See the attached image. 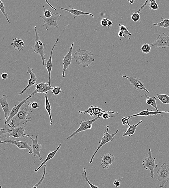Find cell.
<instances>
[{"instance_id":"11","label":"cell","mask_w":169,"mask_h":188,"mask_svg":"<svg viewBox=\"0 0 169 188\" xmlns=\"http://www.w3.org/2000/svg\"><path fill=\"white\" fill-rule=\"evenodd\" d=\"M151 45L154 48H162L166 49L169 47V36L165 34L159 35Z\"/></svg>"},{"instance_id":"24","label":"cell","mask_w":169,"mask_h":188,"mask_svg":"<svg viewBox=\"0 0 169 188\" xmlns=\"http://www.w3.org/2000/svg\"><path fill=\"white\" fill-rule=\"evenodd\" d=\"M61 144H60L59 145V146L55 150L53 151V152H49V153L48 154L47 157L46 158V159L44 160L43 162L40 165V166L37 169H36L35 170V172H37L38 171L40 170V169L41 168V167L43 166V165H45V164L49 160L53 159V158L54 157L56 154L57 153V152L58 151V150L61 148Z\"/></svg>"},{"instance_id":"13","label":"cell","mask_w":169,"mask_h":188,"mask_svg":"<svg viewBox=\"0 0 169 188\" xmlns=\"http://www.w3.org/2000/svg\"><path fill=\"white\" fill-rule=\"evenodd\" d=\"M31 135L29 137L32 140L33 144L30 145V147L32 149V151L29 152L30 154H32L33 156L34 157H36L37 156H38L40 159V160L41 161L42 158L40 155L41 149L42 148V145L38 144V136L37 135L36 138L33 139Z\"/></svg>"},{"instance_id":"42","label":"cell","mask_w":169,"mask_h":188,"mask_svg":"<svg viewBox=\"0 0 169 188\" xmlns=\"http://www.w3.org/2000/svg\"><path fill=\"white\" fill-rule=\"evenodd\" d=\"M8 74L6 73V72H4V73H2L1 75L2 79L3 80L8 79Z\"/></svg>"},{"instance_id":"45","label":"cell","mask_w":169,"mask_h":188,"mask_svg":"<svg viewBox=\"0 0 169 188\" xmlns=\"http://www.w3.org/2000/svg\"><path fill=\"white\" fill-rule=\"evenodd\" d=\"M118 36L120 37V38H122V37H124V38H125V36L123 35V33L121 31H120L118 33Z\"/></svg>"},{"instance_id":"1","label":"cell","mask_w":169,"mask_h":188,"mask_svg":"<svg viewBox=\"0 0 169 188\" xmlns=\"http://www.w3.org/2000/svg\"><path fill=\"white\" fill-rule=\"evenodd\" d=\"M30 101H27L22 106L19 112L11 120L16 127L27 128V122L31 121V114L32 112Z\"/></svg>"},{"instance_id":"26","label":"cell","mask_w":169,"mask_h":188,"mask_svg":"<svg viewBox=\"0 0 169 188\" xmlns=\"http://www.w3.org/2000/svg\"><path fill=\"white\" fill-rule=\"evenodd\" d=\"M44 97H45V107L46 111H47L48 112V115H49L50 121V125L52 126L53 125V119H52V109L51 105H50V102L48 99L47 92L45 93V94H44Z\"/></svg>"},{"instance_id":"18","label":"cell","mask_w":169,"mask_h":188,"mask_svg":"<svg viewBox=\"0 0 169 188\" xmlns=\"http://www.w3.org/2000/svg\"><path fill=\"white\" fill-rule=\"evenodd\" d=\"M53 87H52L51 85H50L47 83L42 82L36 85V89L34 92L32 93L29 96H32L35 94H44L47 92L48 91L53 90Z\"/></svg>"},{"instance_id":"43","label":"cell","mask_w":169,"mask_h":188,"mask_svg":"<svg viewBox=\"0 0 169 188\" xmlns=\"http://www.w3.org/2000/svg\"><path fill=\"white\" fill-rule=\"evenodd\" d=\"M113 184H114L115 187H119L121 185L120 182L117 180H114V181L113 182Z\"/></svg>"},{"instance_id":"37","label":"cell","mask_w":169,"mask_h":188,"mask_svg":"<svg viewBox=\"0 0 169 188\" xmlns=\"http://www.w3.org/2000/svg\"><path fill=\"white\" fill-rule=\"evenodd\" d=\"M61 92H62V89L59 87H53V90H52V93L55 96L58 95Z\"/></svg>"},{"instance_id":"5","label":"cell","mask_w":169,"mask_h":188,"mask_svg":"<svg viewBox=\"0 0 169 188\" xmlns=\"http://www.w3.org/2000/svg\"><path fill=\"white\" fill-rule=\"evenodd\" d=\"M156 158H154L152 156V151L151 149H148V157L145 159L142 162V165L144 168L146 170L148 169L150 171V176L151 178H153L155 176L154 173V170L158 167V163H155Z\"/></svg>"},{"instance_id":"6","label":"cell","mask_w":169,"mask_h":188,"mask_svg":"<svg viewBox=\"0 0 169 188\" xmlns=\"http://www.w3.org/2000/svg\"><path fill=\"white\" fill-rule=\"evenodd\" d=\"M157 173V180L161 182L159 186L162 188L169 180V164L165 163H163L158 169Z\"/></svg>"},{"instance_id":"15","label":"cell","mask_w":169,"mask_h":188,"mask_svg":"<svg viewBox=\"0 0 169 188\" xmlns=\"http://www.w3.org/2000/svg\"><path fill=\"white\" fill-rule=\"evenodd\" d=\"M109 113L114 114H118V113L113 112V111H104L101 108L96 106L94 107L93 106H91L89 108L88 110L84 111L80 110L79 111V114H88L90 116L94 117L95 115H97L98 116L100 113Z\"/></svg>"},{"instance_id":"33","label":"cell","mask_w":169,"mask_h":188,"mask_svg":"<svg viewBox=\"0 0 169 188\" xmlns=\"http://www.w3.org/2000/svg\"><path fill=\"white\" fill-rule=\"evenodd\" d=\"M119 26L120 27V31H121L124 36H125V35H128L129 36H131V33L129 32V30L126 26L121 25L120 24H119Z\"/></svg>"},{"instance_id":"20","label":"cell","mask_w":169,"mask_h":188,"mask_svg":"<svg viewBox=\"0 0 169 188\" xmlns=\"http://www.w3.org/2000/svg\"><path fill=\"white\" fill-rule=\"evenodd\" d=\"M31 97L32 96H29L28 97H27L25 99L22 101L20 102V103L19 104H18V105L15 106L13 108L11 111V114L10 116H9L8 120H7V124H9V122H10L11 120H12V119L17 114L18 112H19L22 106L23 105L25 102L27 101L28 100L30 99Z\"/></svg>"},{"instance_id":"32","label":"cell","mask_w":169,"mask_h":188,"mask_svg":"<svg viewBox=\"0 0 169 188\" xmlns=\"http://www.w3.org/2000/svg\"><path fill=\"white\" fill-rule=\"evenodd\" d=\"M148 7L150 10H159L158 5L155 0H150Z\"/></svg>"},{"instance_id":"2","label":"cell","mask_w":169,"mask_h":188,"mask_svg":"<svg viewBox=\"0 0 169 188\" xmlns=\"http://www.w3.org/2000/svg\"><path fill=\"white\" fill-rule=\"evenodd\" d=\"M6 126H8L10 128L7 129L1 128L0 135H2L10 138H23L25 136L29 137L31 136L26 134L24 133V131L27 130L25 128L17 127L12 123L10 124L7 123Z\"/></svg>"},{"instance_id":"40","label":"cell","mask_w":169,"mask_h":188,"mask_svg":"<svg viewBox=\"0 0 169 188\" xmlns=\"http://www.w3.org/2000/svg\"><path fill=\"white\" fill-rule=\"evenodd\" d=\"M31 106L32 109H36L40 107L39 104L36 102H31Z\"/></svg>"},{"instance_id":"9","label":"cell","mask_w":169,"mask_h":188,"mask_svg":"<svg viewBox=\"0 0 169 188\" xmlns=\"http://www.w3.org/2000/svg\"><path fill=\"white\" fill-rule=\"evenodd\" d=\"M100 118L99 117L97 116L96 118L93 120H86L81 121L80 125L78 129L76 131H74L71 135L69 136L67 139H70L77 134L81 132L86 131V130H90L92 128V124L94 122L96 121Z\"/></svg>"},{"instance_id":"46","label":"cell","mask_w":169,"mask_h":188,"mask_svg":"<svg viewBox=\"0 0 169 188\" xmlns=\"http://www.w3.org/2000/svg\"><path fill=\"white\" fill-rule=\"evenodd\" d=\"M46 2L49 5H50V6L51 7V8H53V9H54V10H56V9L55 8H54V7H53V6H52V5H51V4H50L48 2V1H46Z\"/></svg>"},{"instance_id":"31","label":"cell","mask_w":169,"mask_h":188,"mask_svg":"<svg viewBox=\"0 0 169 188\" xmlns=\"http://www.w3.org/2000/svg\"><path fill=\"white\" fill-rule=\"evenodd\" d=\"M83 172H84L82 173V174H81V176H82V177L84 178V179L86 180V181L87 182V183H88L91 188H99L97 186L93 185V184H92L90 181H89V180L87 176L86 169H85V167L83 168Z\"/></svg>"},{"instance_id":"48","label":"cell","mask_w":169,"mask_h":188,"mask_svg":"<svg viewBox=\"0 0 169 188\" xmlns=\"http://www.w3.org/2000/svg\"><path fill=\"white\" fill-rule=\"evenodd\" d=\"M32 188H38V187L35 185Z\"/></svg>"},{"instance_id":"39","label":"cell","mask_w":169,"mask_h":188,"mask_svg":"<svg viewBox=\"0 0 169 188\" xmlns=\"http://www.w3.org/2000/svg\"><path fill=\"white\" fill-rule=\"evenodd\" d=\"M108 19L107 18H103L100 21V26L107 27L108 25Z\"/></svg>"},{"instance_id":"30","label":"cell","mask_w":169,"mask_h":188,"mask_svg":"<svg viewBox=\"0 0 169 188\" xmlns=\"http://www.w3.org/2000/svg\"><path fill=\"white\" fill-rule=\"evenodd\" d=\"M151 50V46H150V45L147 43H145L143 45L140 49L142 53L145 54H148L150 53Z\"/></svg>"},{"instance_id":"14","label":"cell","mask_w":169,"mask_h":188,"mask_svg":"<svg viewBox=\"0 0 169 188\" xmlns=\"http://www.w3.org/2000/svg\"><path fill=\"white\" fill-rule=\"evenodd\" d=\"M69 25V24H68V25L66 26V27H65V28L63 31L61 32V34L59 36L58 38L57 39V40L56 42L54 44V45H53V48L51 50V53H50V55L49 58L48 59V60L47 61V63H46V68L47 69V70L48 73V76H49V78H48V84H49L50 85H51V71L52 70V69H53V61H52V57H53V51L54 49L56 46L57 45V44H58V42L59 41V39H60V37L61 36V35H62V33L64 32V31L65 30V29H66V28H67L68 26Z\"/></svg>"},{"instance_id":"28","label":"cell","mask_w":169,"mask_h":188,"mask_svg":"<svg viewBox=\"0 0 169 188\" xmlns=\"http://www.w3.org/2000/svg\"><path fill=\"white\" fill-rule=\"evenodd\" d=\"M156 95L161 103L163 104H169V96L167 95L157 94Z\"/></svg>"},{"instance_id":"41","label":"cell","mask_w":169,"mask_h":188,"mask_svg":"<svg viewBox=\"0 0 169 188\" xmlns=\"http://www.w3.org/2000/svg\"><path fill=\"white\" fill-rule=\"evenodd\" d=\"M109 114L107 113H104L103 116L102 117V118L104 119V120H107V119L110 118L111 117H114L110 116Z\"/></svg>"},{"instance_id":"3","label":"cell","mask_w":169,"mask_h":188,"mask_svg":"<svg viewBox=\"0 0 169 188\" xmlns=\"http://www.w3.org/2000/svg\"><path fill=\"white\" fill-rule=\"evenodd\" d=\"M74 58L78 64L84 68L89 67L94 61L92 52L86 50H78Z\"/></svg>"},{"instance_id":"22","label":"cell","mask_w":169,"mask_h":188,"mask_svg":"<svg viewBox=\"0 0 169 188\" xmlns=\"http://www.w3.org/2000/svg\"><path fill=\"white\" fill-rule=\"evenodd\" d=\"M143 122V120H141L138 123L134 125H130L129 126L125 132H124L123 134V137H132L134 134L137 130V128L140 124Z\"/></svg>"},{"instance_id":"21","label":"cell","mask_w":169,"mask_h":188,"mask_svg":"<svg viewBox=\"0 0 169 188\" xmlns=\"http://www.w3.org/2000/svg\"><path fill=\"white\" fill-rule=\"evenodd\" d=\"M69 9H66L62 8V7H60V8L61 9V10L67 11V12L71 13L72 16H73L74 18H77V17L81 15H89L92 17V18H94V15L91 14V13L85 12H81L80 10H75V9H74L73 8H72L70 6L69 7Z\"/></svg>"},{"instance_id":"16","label":"cell","mask_w":169,"mask_h":188,"mask_svg":"<svg viewBox=\"0 0 169 188\" xmlns=\"http://www.w3.org/2000/svg\"><path fill=\"white\" fill-rule=\"evenodd\" d=\"M7 96L5 94L3 95L0 98V104L5 113V125H6L7 120L11 113L10 110V106L7 101Z\"/></svg>"},{"instance_id":"27","label":"cell","mask_w":169,"mask_h":188,"mask_svg":"<svg viewBox=\"0 0 169 188\" xmlns=\"http://www.w3.org/2000/svg\"><path fill=\"white\" fill-rule=\"evenodd\" d=\"M145 96L146 98V103L148 105H151L154 108L156 109L157 112H159L158 110L157 104V99L155 96H153V97H150L148 96L146 94H145Z\"/></svg>"},{"instance_id":"10","label":"cell","mask_w":169,"mask_h":188,"mask_svg":"<svg viewBox=\"0 0 169 188\" xmlns=\"http://www.w3.org/2000/svg\"><path fill=\"white\" fill-rule=\"evenodd\" d=\"M61 15L59 13H53L51 17L46 18L44 16H40V17L44 20L43 27L46 28V29L48 30L51 27H54L59 28L57 23L58 20L61 18Z\"/></svg>"},{"instance_id":"38","label":"cell","mask_w":169,"mask_h":188,"mask_svg":"<svg viewBox=\"0 0 169 188\" xmlns=\"http://www.w3.org/2000/svg\"><path fill=\"white\" fill-rule=\"evenodd\" d=\"M129 117H123L122 119V124L123 125L130 126L129 122Z\"/></svg>"},{"instance_id":"17","label":"cell","mask_w":169,"mask_h":188,"mask_svg":"<svg viewBox=\"0 0 169 188\" xmlns=\"http://www.w3.org/2000/svg\"><path fill=\"white\" fill-rule=\"evenodd\" d=\"M115 157L111 154L105 153L101 157V165L103 169H107L114 162Z\"/></svg>"},{"instance_id":"7","label":"cell","mask_w":169,"mask_h":188,"mask_svg":"<svg viewBox=\"0 0 169 188\" xmlns=\"http://www.w3.org/2000/svg\"><path fill=\"white\" fill-rule=\"evenodd\" d=\"M109 127V126L107 125V130H106L104 132L103 137L99 141V143L100 144L99 145V146H98L97 149L95 152H94L91 158L90 161H89L90 163H92L94 157H95L96 153H97L98 151L100 149V148H101L102 147L104 146V145L107 144V143L112 141L113 139H114V137L118 134L119 131V130L118 129L116 130V132H115L114 133L110 134L108 133Z\"/></svg>"},{"instance_id":"44","label":"cell","mask_w":169,"mask_h":188,"mask_svg":"<svg viewBox=\"0 0 169 188\" xmlns=\"http://www.w3.org/2000/svg\"><path fill=\"white\" fill-rule=\"evenodd\" d=\"M113 25V22L111 20H108V25H107V27L108 28H110L111 26H112Z\"/></svg>"},{"instance_id":"36","label":"cell","mask_w":169,"mask_h":188,"mask_svg":"<svg viewBox=\"0 0 169 188\" xmlns=\"http://www.w3.org/2000/svg\"><path fill=\"white\" fill-rule=\"evenodd\" d=\"M131 19L134 22H137L140 19V14L136 12H133L131 15Z\"/></svg>"},{"instance_id":"35","label":"cell","mask_w":169,"mask_h":188,"mask_svg":"<svg viewBox=\"0 0 169 188\" xmlns=\"http://www.w3.org/2000/svg\"><path fill=\"white\" fill-rule=\"evenodd\" d=\"M43 7L44 9L43 14L44 15L43 16L44 17L46 18H49L51 17V16L53 15V13L52 12L51 9L49 8L47 9V10H46L44 5H43Z\"/></svg>"},{"instance_id":"25","label":"cell","mask_w":169,"mask_h":188,"mask_svg":"<svg viewBox=\"0 0 169 188\" xmlns=\"http://www.w3.org/2000/svg\"><path fill=\"white\" fill-rule=\"evenodd\" d=\"M122 77L126 78L128 80L134 89L138 85L144 84L142 80L136 77H130L126 75H123Z\"/></svg>"},{"instance_id":"4","label":"cell","mask_w":169,"mask_h":188,"mask_svg":"<svg viewBox=\"0 0 169 188\" xmlns=\"http://www.w3.org/2000/svg\"><path fill=\"white\" fill-rule=\"evenodd\" d=\"M34 31L36 34V39L34 45L33 46V49L35 53L39 54L43 62V65L45 66L46 61L44 54L45 45L40 40V35L38 32L36 26H34Z\"/></svg>"},{"instance_id":"12","label":"cell","mask_w":169,"mask_h":188,"mask_svg":"<svg viewBox=\"0 0 169 188\" xmlns=\"http://www.w3.org/2000/svg\"><path fill=\"white\" fill-rule=\"evenodd\" d=\"M74 45V43L72 42L68 53L63 58V68L62 72V77L63 78L65 77V73L67 69L69 67L70 64H71L72 59H73L74 58L72 55Z\"/></svg>"},{"instance_id":"34","label":"cell","mask_w":169,"mask_h":188,"mask_svg":"<svg viewBox=\"0 0 169 188\" xmlns=\"http://www.w3.org/2000/svg\"><path fill=\"white\" fill-rule=\"evenodd\" d=\"M0 10H1L4 15L5 17V18H6L8 23L11 24L10 20H9L8 18V14L5 12L4 3L1 0H0Z\"/></svg>"},{"instance_id":"8","label":"cell","mask_w":169,"mask_h":188,"mask_svg":"<svg viewBox=\"0 0 169 188\" xmlns=\"http://www.w3.org/2000/svg\"><path fill=\"white\" fill-rule=\"evenodd\" d=\"M1 138V144H11L15 145L20 149L28 150L29 151H32V149L30 146H29L28 143L25 141H21L19 140H17L14 138H8L2 135H0Z\"/></svg>"},{"instance_id":"47","label":"cell","mask_w":169,"mask_h":188,"mask_svg":"<svg viewBox=\"0 0 169 188\" xmlns=\"http://www.w3.org/2000/svg\"><path fill=\"white\" fill-rule=\"evenodd\" d=\"M135 1L134 0H129V1H128L130 4H132Z\"/></svg>"},{"instance_id":"23","label":"cell","mask_w":169,"mask_h":188,"mask_svg":"<svg viewBox=\"0 0 169 188\" xmlns=\"http://www.w3.org/2000/svg\"><path fill=\"white\" fill-rule=\"evenodd\" d=\"M11 45L14 47L15 50L18 51L23 50L25 45L23 41L20 38H15L13 39V42L11 43Z\"/></svg>"},{"instance_id":"29","label":"cell","mask_w":169,"mask_h":188,"mask_svg":"<svg viewBox=\"0 0 169 188\" xmlns=\"http://www.w3.org/2000/svg\"><path fill=\"white\" fill-rule=\"evenodd\" d=\"M161 21L159 23H155L153 24V25L159 26L165 28L169 27V19H163V18H161Z\"/></svg>"},{"instance_id":"19","label":"cell","mask_w":169,"mask_h":188,"mask_svg":"<svg viewBox=\"0 0 169 188\" xmlns=\"http://www.w3.org/2000/svg\"><path fill=\"white\" fill-rule=\"evenodd\" d=\"M33 70L32 68H31L29 67L27 68V73H29L30 75V78L28 81V84L27 87H26L24 89L23 91H21V92L19 93L18 94L20 95H21L22 94H23V93L25 92V91L27 90V89H28L30 87L33 86V85H37V82L38 79L36 77V75L34 72H32Z\"/></svg>"},{"instance_id":"49","label":"cell","mask_w":169,"mask_h":188,"mask_svg":"<svg viewBox=\"0 0 169 188\" xmlns=\"http://www.w3.org/2000/svg\"><path fill=\"white\" fill-rule=\"evenodd\" d=\"M1 188H2V187L1 186Z\"/></svg>"},{"instance_id":"50","label":"cell","mask_w":169,"mask_h":188,"mask_svg":"<svg viewBox=\"0 0 169 188\" xmlns=\"http://www.w3.org/2000/svg\"></svg>"}]
</instances>
